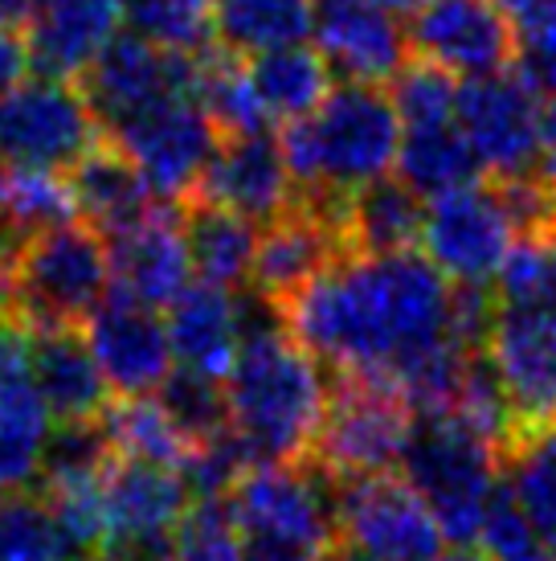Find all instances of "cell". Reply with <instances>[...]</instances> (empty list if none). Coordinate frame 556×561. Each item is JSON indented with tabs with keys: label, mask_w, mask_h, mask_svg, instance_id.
I'll return each instance as SVG.
<instances>
[{
	"label": "cell",
	"mask_w": 556,
	"mask_h": 561,
	"mask_svg": "<svg viewBox=\"0 0 556 561\" xmlns=\"http://www.w3.org/2000/svg\"><path fill=\"white\" fill-rule=\"evenodd\" d=\"M291 336L336 377H372L421 410H450L466 344L454 328V283L417 254H340L287 304Z\"/></svg>",
	"instance_id": "obj_1"
},
{
	"label": "cell",
	"mask_w": 556,
	"mask_h": 561,
	"mask_svg": "<svg viewBox=\"0 0 556 561\" xmlns=\"http://www.w3.org/2000/svg\"><path fill=\"white\" fill-rule=\"evenodd\" d=\"M327 377L291 332L242 341L225 377L230 431L242 438L254 468L308 463L327 410Z\"/></svg>",
	"instance_id": "obj_2"
},
{
	"label": "cell",
	"mask_w": 556,
	"mask_h": 561,
	"mask_svg": "<svg viewBox=\"0 0 556 561\" xmlns=\"http://www.w3.org/2000/svg\"><path fill=\"white\" fill-rule=\"evenodd\" d=\"M405 127L385 87L340 82L308 119L282 127V157L303 197H352L397 169Z\"/></svg>",
	"instance_id": "obj_3"
},
{
	"label": "cell",
	"mask_w": 556,
	"mask_h": 561,
	"mask_svg": "<svg viewBox=\"0 0 556 561\" xmlns=\"http://www.w3.org/2000/svg\"><path fill=\"white\" fill-rule=\"evenodd\" d=\"M402 476L430 504L447 541H475L503 483V447L454 410L414 414L402 451Z\"/></svg>",
	"instance_id": "obj_4"
},
{
	"label": "cell",
	"mask_w": 556,
	"mask_h": 561,
	"mask_svg": "<svg viewBox=\"0 0 556 561\" xmlns=\"http://www.w3.org/2000/svg\"><path fill=\"white\" fill-rule=\"evenodd\" d=\"M111 296V250L94 226L66 221L30 238L13 259V320L78 328Z\"/></svg>",
	"instance_id": "obj_5"
},
{
	"label": "cell",
	"mask_w": 556,
	"mask_h": 561,
	"mask_svg": "<svg viewBox=\"0 0 556 561\" xmlns=\"http://www.w3.org/2000/svg\"><path fill=\"white\" fill-rule=\"evenodd\" d=\"M409 426L414 405L402 390L372 377H336L311 463H320L336 483L389 476L402 463Z\"/></svg>",
	"instance_id": "obj_6"
},
{
	"label": "cell",
	"mask_w": 556,
	"mask_h": 561,
	"mask_svg": "<svg viewBox=\"0 0 556 561\" xmlns=\"http://www.w3.org/2000/svg\"><path fill=\"white\" fill-rule=\"evenodd\" d=\"M230 513L242 537H270L308 553H327L340 541L336 480L320 463H263L230 492Z\"/></svg>",
	"instance_id": "obj_7"
},
{
	"label": "cell",
	"mask_w": 556,
	"mask_h": 561,
	"mask_svg": "<svg viewBox=\"0 0 556 561\" xmlns=\"http://www.w3.org/2000/svg\"><path fill=\"white\" fill-rule=\"evenodd\" d=\"M111 144L136 164L155 202L181 205L197 197L221 136L193 94H172L115 127Z\"/></svg>",
	"instance_id": "obj_8"
},
{
	"label": "cell",
	"mask_w": 556,
	"mask_h": 561,
	"mask_svg": "<svg viewBox=\"0 0 556 561\" xmlns=\"http://www.w3.org/2000/svg\"><path fill=\"white\" fill-rule=\"evenodd\" d=\"M103 144V127L78 87L33 75L0 99V152L13 169L70 172Z\"/></svg>",
	"instance_id": "obj_9"
},
{
	"label": "cell",
	"mask_w": 556,
	"mask_h": 561,
	"mask_svg": "<svg viewBox=\"0 0 556 561\" xmlns=\"http://www.w3.org/2000/svg\"><path fill=\"white\" fill-rule=\"evenodd\" d=\"M340 541L372 561H438L447 533L405 476H364L336 483Z\"/></svg>",
	"instance_id": "obj_10"
},
{
	"label": "cell",
	"mask_w": 556,
	"mask_h": 561,
	"mask_svg": "<svg viewBox=\"0 0 556 561\" xmlns=\"http://www.w3.org/2000/svg\"><path fill=\"white\" fill-rule=\"evenodd\" d=\"M541 91L524 75H487L459 87L454 127L495 181L541 169Z\"/></svg>",
	"instance_id": "obj_11"
},
{
	"label": "cell",
	"mask_w": 556,
	"mask_h": 561,
	"mask_svg": "<svg viewBox=\"0 0 556 561\" xmlns=\"http://www.w3.org/2000/svg\"><path fill=\"white\" fill-rule=\"evenodd\" d=\"M421 247L454 287H491L516 247V230L495 185H466L426 205Z\"/></svg>",
	"instance_id": "obj_12"
},
{
	"label": "cell",
	"mask_w": 556,
	"mask_h": 561,
	"mask_svg": "<svg viewBox=\"0 0 556 561\" xmlns=\"http://www.w3.org/2000/svg\"><path fill=\"white\" fill-rule=\"evenodd\" d=\"M409 58L454 79H487L516 62V21L495 0H421L409 9Z\"/></svg>",
	"instance_id": "obj_13"
},
{
	"label": "cell",
	"mask_w": 556,
	"mask_h": 561,
	"mask_svg": "<svg viewBox=\"0 0 556 561\" xmlns=\"http://www.w3.org/2000/svg\"><path fill=\"white\" fill-rule=\"evenodd\" d=\"M78 91L94 111V119L111 136L115 127L136 119L139 111L155 107L160 99L197 91V58H176L148 46L136 33H115L94 54V62L78 75Z\"/></svg>",
	"instance_id": "obj_14"
},
{
	"label": "cell",
	"mask_w": 556,
	"mask_h": 561,
	"mask_svg": "<svg viewBox=\"0 0 556 561\" xmlns=\"http://www.w3.org/2000/svg\"><path fill=\"white\" fill-rule=\"evenodd\" d=\"M82 328L111 393L119 398H152L176 369L164 316L115 287Z\"/></svg>",
	"instance_id": "obj_15"
},
{
	"label": "cell",
	"mask_w": 556,
	"mask_h": 561,
	"mask_svg": "<svg viewBox=\"0 0 556 561\" xmlns=\"http://www.w3.org/2000/svg\"><path fill=\"white\" fill-rule=\"evenodd\" d=\"M503 393H508L516 435L556 422V312L553 308H503L487 336Z\"/></svg>",
	"instance_id": "obj_16"
},
{
	"label": "cell",
	"mask_w": 556,
	"mask_h": 561,
	"mask_svg": "<svg viewBox=\"0 0 556 561\" xmlns=\"http://www.w3.org/2000/svg\"><path fill=\"white\" fill-rule=\"evenodd\" d=\"M54 414L30 369V328L0 320V488L30 492L42 480Z\"/></svg>",
	"instance_id": "obj_17"
},
{
	"label": "cell",
	"mask_w": 556,
	"mask_h": 561,
	"mask_svg": "<svg viewBox=\"0 0 556 561\" xmlns=\"http://www.w3.org/2000/svg\"><path fill=\"white\" fill-rule=\"evenodd\" d=\"M311 37L344 82H389L409 62V37L393 9L372 0H311Z\"/></svg>",
	"instance_id": "obj_18"
},
{
	"label": "cell",
	"mask_w": 556,
	"mask_h": 561,
	"mask_svg": "<svg viewBox=\"0 0 556 561\" xmlns=\"http://www.w3.org/2000/svg\"><path fill=\"white\" fill-rule=\"evenodd\" d=\"M197 197L221 205L254 226H266L299 202V185L287 169L282 144L266 127V131H250V136H225L217 144Z\"/></svg>",
	"instance_id": "obj_19"
},
{
	"label": "cell",
	"mask_w": 556,
	"mask_h": 561,
	"mask_svg": "<svg viewBox=\"0 0 556 561\" xmlns=\"http://www.w3.org/2000/svg\"><path fill=\"white\" fill-rule=\"evenodd\" d=\"M107 250L111 287L131 296L143 308L169 312L193 287V259H188L185 230L169 214H152L124 234H111Z\"/></svg>",
	"instance_id": "obj_20"
},
{
	"label": "cell",
	"mask_w": 556,
	"mask_h": 561,
	"mask_svg": "<svg viewBox=\"0 0 556 561\" xmlns=\"http://www.w3.org/2000/svg\"><path fill=\"white\" fill-rule=\"evenodd\" d=\"M124 0H33L25 25L33 75L42 79H78L94 54L119 33Z\"/></svg>",
	"instance_id": "obj_21"
},
{
	"label": "cell",
	"mask_w": 556,
	"mask_h": 561,
	"mask_svg": "<svg viewBox=\"0 0 556 561\" xmlns=\"http://www.w3.org/2000/svg\"><path fill=\"white\" fill-rule=\"evenodd\" d=\"M30 369L58 422L107 414L111 386L78 328H30Z\"/></svg>",
	"instance_id": "obj_22"
},
{
	"label": "cell",
	"mask_w": 556,
	"mask_h": 561,
	"mask_svg": "<svg viewBox=\"0 0 556 561\" xmlns=\"http://www.w3.org/2000/svg\"><path fill=\"white\" fill-rule=\"evenodd\" d=\"M176 369H193L201 377L225 381L233 360L242 353V320H238V291L193 283L164 316Z\"/></svg>",
	"instance_id": "obj_23"
},
{
	"label": "cell",
	"mask_w": 556,
	"mask_h": 561,
	"mask_svg": "<svg viewBox=\"0 0 556 561\" xmlns=\"http://www.w3.org/2000/svg\"><path fill=\"white\" fill-rule=\"evenodd\" d=\"M70 188H74L78 214L103 238L124 234L139 221H148L152 214H160V202L152 197L148 181L111 140L94 144L91 152L70 169Z\"/></svg>",
	"instance_id": "obj_24"
},
{
	"label": "cell",
	"mask_w": 556,
	"mask_h": 561,
	"mask_svg": "<svg viewBox=\"0 0 556 561\" xmlns=\"http://www.w3.org/2000/svg\"><path fill=\"white\" fill-rule=\"evenodd\" d=\"M181 230H185L197 279L213 283V287H230V291L250 287L254 254H258V226L254 221L238 218L213 202L188 197L181 209Z\"/></svg>",
	"instance_id": "obj_25"
},
{
	"label": "cell",
	"mask_w": 556,
	"mask_h": 561,
	"mask_svg": "<svg viewBox=\"0 0 556 561\" xmlns=\"http://www.w3.org/2000/svg\"><path fill=\"white\" fill-rule=\"evenodd\" d=\"M246 75L254 82V94H258V103H263L270 124H299V119H308L311 111L327 99V91L336 87L332 82V66L308 42L246 58Z\"/></svg>",
	"instance_id": "obj_26"
},
{
	"label": "cell",
	"mask_w": 556,
	"mask_h": 561,
	"mask_svg": "<svg viewBox=\"0 0 556 561\" xmlns=\"http://www.w3.org/2000/svg\"><path fill=\"white\" fill-rule=\"evenodd\" d=\"M426 202L402 181H372L348 202V250L352 254H402L421 242Z\"/></svg>",
	"instance_id": "obj_27"
},
{
	"label": "cell",
	"mask_w": 556,
	"mask_h": 561,
	"mask_svg": "<svg viewBox=\"0 0 556 561\" xmlns=\"http://www.w3.org/2000/svg\"><path fill=\"white\" fill-rule=\"evenodd\" d=\"M311 37V0H217V42L233 58L303 46Z\"/></svg>",
	"instance_id": "obj_28"
},
{
	"label": "cell",
	"mask_w": 556,
	"mask_h": 561,
	"mask_svg": "<svg viewBox=\"0 0 556 561\" xmlns=\"http://www.w3.org/2000/svg\"><path fill=\"white\" fill-rule=\"evenodd\" d=\"M483 176L479 160L463 140V131L450 127H421L405 131L402 152H397V181L414 188L421 202H438L454 188L475 185Z\"/></svg>",
	"instance_id": "obj_29"
},
{
	"label": "cell",
	"mask_w": 556,
	"mask_h": 561,
	"mask_svg": "<svg viewBox=\"0 0 556 561\" xmlns=\"http://www.w3.org/2000/svg\"><path fill=\"white\" fill-rule=\"evenodd\" d=\"M74 218L78 205L70 176L49 169H9V185L0 197V238L13 250Z\"/></svg>",
	"instance_id": "obj_30"
},
{
	"label": "cell",
	"mask_w": 556,
	"mask_h": 561,
	"mask_svg": "<svg viewBox=\"0 0 556 561\" xmlns=\"http://www.w3.org/2000/svg\"><path fill=\"white\" fill-rule=\"evenodd\" d=\"M503 488L556 549V422L511 438L503 451Z\"/></svg>",
	"instance_id": "obj_31"
},
{
	"label": "cell",
	"mask_w": 556,
	"mask_h": 561,
	"mask_svg": "<svg viewBox=\"0 0 556 561\" xmlns=\"http://www.w3.org/2000/svg\"><path fill=\"white\" fill-rule=\"evenodd\" d=\"M124 25L164 54L201 58L217 37V0H124Z\"/></svg>",
	"instance_id": "obj_32"
},
{
	"label": "cell",
	"mask_w": 556,
	"mask_h": 561,
	"mask_svg": "<svg viewBox=\"0 0 556 561\" xmlns=\"http://www.w3.org/2000/svg\"><path fill=\"white\" fill-rule=\"evenodd\" d=\"M193 99L201 103V111L209 115V124L217 127V136H250V131H266L263 103L254 94V82L246 75V62L233 54H209L197 58V91Z\"/></svg>",
	"instance_id": "obj_33"
},
{
	"label": "cell",
	"mask_w": 556,
	"mask_h": 561,
	"mask_svg": "<svg viewBox=\"0 0 556 561\" xmlns=\"http://www.w3.org/2000/svg\"><path fill=\"white\" fill-rule=\"evenodd\" d=\"M103 422H107L111 447L119 459L181 468V459L188 455V438L172 426V419L155 398H119L107 405Z\"/></svg>",
	"instance_id": "obj_34"
},
{
	"label": "cell",
	"mask_w": 556,
	"mask_h": 561,
	"mask_svg": "<svg viewBox=\"0 0 556 561\" xmlns=\"http://www.w3.org/2000/svg\"><path fill=\"white\" fill-rule=\"evenodd\" d=\"M115 447H111L107 422H58L49 431L46 455H42V480L37 488H70V483H99L115 468Z\"/></svg>",
	"instance_id": "obj_35"
},
{
	"label": "cell",
	"mask_w": 556,
	"mask_h": 561,
	"mask_svg": "<svg viewBox=\"0 0 556 561\" xmlns=\"http://www.w3.org/2000/svg\"><path fill=\"white\" fill-rule=\"evenodd\" d=\"M0 561H70L42 492H9L0 500Z\"/></svg>",
	"instance_id": "obj_36"
},
{
	"label": "cell",
	"mask_w": 556,
	"mask_h": 561,
	"mask_svg": "<svg viewBox=\"0 0 556 561\" xmlns=\"http://www.w3.org/2000/svg\"><path fill=\"white\" fill-rule=\"evenodd\" d=\"M459 87L463 82L438 70V66L409 58V62L389 79V99L397 107L405 131H421V127H450L454 111H459Z\"/></svg>",
	"instance_id": "obj_37"
},
{
	"label": "cell",
	"mask_w": 556,
	"mask_h": 561,
	"mask_svg": "<svg viewBox=\"0 0 556 561\" xmlns=\"http://www.w3.org/2000/svg\"><path fill=\"white\" fill-rule=\"evenodd\" d=\"M155 402L164 405V414L172 419V426L193 443L213 438L230 426V402H225V381L201 377L193 369H172L169 381L152 393Z\"/></svg>",
	"instance_id": "obj_38"
},
{
	"label": "cell",
	"mask_w": 556,
	"mask_h": 561,
	"mask_svg": "<svg viewBox=\"0 0 556 561\" xmlns=\"http://www.w3.org/2000/svg\"><path fill=\"white\" fill-rule=\"evenodd\" d=\"M242 546L230 500H193L172 537V561H242Z\"/></svg>",
	"instance_id": "obj_39"
},
{
	"label": "cell",
	"mask_w": 556,
	"mask_h": 561,
	"mask_svg": "<svg viewBox=\"0 0 556 561\" xmlns=\"http://www.w3.org/2000/svg\"><path fill=\"white\" fill-rule=\"evenodd\" d=\"M487 561H556V549L544 541V533L524 516V508L511 500V492L499 483L491 508L483 516L479 537Z\"/></svg>",
	"instance_id": "obj_40"
},
{
	"label": "cell",
	"mask_w": 556,
	"mask_h": 561,
	"mask_svg": "<svg viewBox=\"0 0 556 561\" xmlns=\"http://www.w3.org/2000/svg\"><path fill=\"white\" fill-rule=\"evenodd\" d=\"M516 62L541 94H556V13H541L516 25Z\"/></svg>",
	"instance_id": "obj_41"
},
{
	"label": "cell",
	"mask_w": 556,
	"mask_h": 561,
	"mask_svg": "<svg viewBox=\"0 0 556 561\" xmlns=\"http://www.w3.org/2000/svg\"><path fill=\"white\" fill-rule=\"evenodd\" d=\"M30 70L33 62H30V46H25V33L0 25V99L30 79Z\"/></svg>",
	"instance_id": "obj_42"
},
{
	"label": "cell",
	"mask_w": 556,
	"mask_h": 561,
	"mask_svg": "<svg viewBox=\"0 0 556 561\" xmlns=\"http://www.w3.org/2000/svg\"><path fill=\"white\" fill-rule=\"evenodd\" d=\"M242 561H320V553H308L287 541H270V537H246Z\"/></svg>",
	"instance_id": "obj_43"
},
{
	"label": "cell",
	"mask_w": 556,
	"mask_h": 561,
	"mask_svg": "<svg viewBox=\"0 0 556 561\" xmlns=\"http://www.w3.org/2000/svg\"><path fill=\"white\" fill-rule=\"evenodd\" d=\"M541 172L556 185V94L541 107Z\"/></svg>",
	"instance_id": "obj_44"
},
{
	"label": "cell",
	"mask_w": 556,
	"mask_h": 561,
	"mask_svg": "<svg viewBox=\"0 0 556 561\" xmlns=\"http://www.w3.org/2000/svg\"><path fill=\"white\" fill-rule=\"evenodd\" d=\"M13 259L16 250L0 238V320L13 316Z\"/></svg>",
	"instance_id": "obj_45"
},
{
	"label": "cell",
	"mask_w": 556,
	"mask_h": 561,
	"mask_svg": "<svg viewBox=\"0 0 556 561\" xmlns=\"http://www.w3.org/2000/svg\"><path fill=\"white\" fill-rule=\"evenodd\" d=\"M544 250V283H541V308L556 312V234H548L541 242Z\"/></svg>",
	"instance_id": "obj_46"
},
{
	"label": "cell",
	"mask_w": 556,
	"mask_h": 561,
	"mask_svg": "<svg viewBox=\"0 0 556 561\" xmlns=\"http://www.w3.org/2000/svg\"><path fill=\"white\" fill-rule=\"evenodd\" d=\"M30 16H33V0H0V25L4 30L25 33Z\"/></svg>",
	"instance_id": "obj_47"
},
{
	"label": "cell",
	"mask_w": 556,
	"mask_h": 561,
	"mask_svg": "<svg viewBox=\"0 0 556 561\" xmlns=\"http://www.w3.org/2000/svg\"><path fill=\"white\" fill-rule=\"evenodd\" d=\"M320 561H372V558L369 553H360L356 546H348V541H336L327 553H320Z\"/></svg>",
	"instance_id": "obj_48"
},
{
	"label": "cell",
	"mask_w": 556,
	"mask_h": 561,
	"mask_svg": "<svg viewBox=\"0 0 556 561\" xmlns=\"http://www.w3.org/2000/svg\"><path fill=\"white\" fill-rule=\"evenodd\" d=\"M438 561H487V558L475 553V549H454V553H442Z\"/></svg>",
	"instance_id": "obj_49"
},
{
	"label": "cell",
	"mask_w": 556,
	"mask_h": 561,
	"mask_svg": "<svg viewBox=\"0 0 556 561\" xmlns=\"http://www.w3.org/2000/svg\"><path fill=\"white\" fill-rule=\"evenodd\" d=\"M541 13H556V0H541ZM536 13V16H541ZM528 21H532V16H528ZM520 25H524V21H520Z\"/></svg>",
	"instance_id": "obj_50"
},
{
	"label": "cell",
	"mask_w": 556,
	"mask_h": 561,
	"mask_svg": "<svg viewBox=\"0 0 556 561\" xmlns=\"http://www.w3.org/2000/svg\"><path fill=\"white\" fill-rule=\"evenodd\" d=\"M372 4H385V9H393V13H397V9H405V0H372Z\"/></svg>",
	"instance_id": "obj_51"
},
{
	"label": "cell",
	"mask_w": 556,
	"mask_h": 561,
	"mask_svg": "<svg viewBox=\"0 0 556 561\" xmlns=\"http://www.w3.org/2000/svg\"><path fill=\"white\" fill-rule=\"evenodd\" d=\"M414 4H421V0H405V9H414Z\"/></svg>",
	"instance_id": "obj_52"
}]
</instances>
